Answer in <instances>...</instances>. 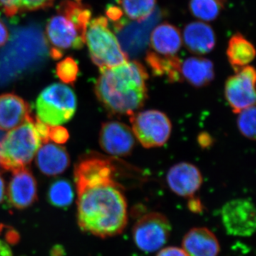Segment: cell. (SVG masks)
<instances>
[{"instance_id": "1", "label": "cell", "mask_w": 256, "mask_h": 256, "mask_svg": "<svg viewBox=\"0 0 256 256\" xmlns=\"http://www.w3.org/2000/svg\"><path fill=\"white\" fill-rule=\"evenodd\" d=\"M114 172L110 160L94 154L75 165L77 220L82 232L107 238L122 233L127 226V201Z\"/></svg>"}, {"instance_id": "2", "label": "cell", "mask_w": 256, "mask_h": 256, "mask_svg": "<svg viewBox=\"0 0 256 256\" xmlns=\"http://www.w3.org/2000/svg\"><path fill=\"white\" fill-rule=\"evenodd\" d=\"M96 84L98 99L110 114L131 116L148 98V74L137 60H128L112 68L101 69Z\"/></svg>"}, {"instance_id": "3", "label": "cell", "mask_w": 256, "mask_h": 256, "mask_svg": "<svg viewBox=\"0 0 256 256\" xmlns=\"http://www.w3.org/2000/svg\"><path fill=\"white\" fill-rule=\"evenodd\" d=\"M6 44L0 50V86L36 68L48 53L46 38L35 26L18 28Z\"/></svg>"}, {"instance_id": "4", "label": "cell", "mask_w": 256, "mask_h": 256, "mask_svg": "<svg viewBox=\"0 0 256 256\" xmlns=\"http://www.w3.org/2000/svg\"><path fill=\"white\" fill-rule=\"evenodd\" d=\"M90 18L92 11L82 2L72 0L60 2L46 26L45 38L50 56L58 60L66 50L82 48Z\"/></svg>"}, {"instance_id": "5", "label": "cell", "mask_w": 256, "mask_h": 256, "mask_svg": "<svg viewBox=\"0 0 256 256\" xmlns=\"http://www.w3.org/2000/svg\"><path fill=\"white\" fill-rule=\"evenodd\" d=\"M42 146L34 120L30 116L0 140V166L12 172L26 168Z\"/></svg>"}, {"instance_id": "6", "label": "cell", "mask_w": 256, "mask_h": 256, "mask_svg": "<svg viewBox=\"0 0 256 256\" xmlns=\"http://www.w3.org/2000/svg\"><path fill=\"white\" fill-rule=\"evenodd\" d=\"M86 42L90 58L98 68H112L128 62L118 40L108 28V20L104 16L92 20L88 26Z\"/></svg>"}, {"instance_id": "7", "label": "cell", "mask_w": 256, "mask_h": 256, "mask_svg": "<svg viewBox=\"0 0 256 256\" xmlns=\"http://www.w3.org/2000/svg\"><path fill=\"white\" fill-rule=\"evenodd\" d=\"M75 92L63 84H54L42 90L36 102L37 119L50 126L68 122L75 114Z\"/></svg>"}, {"instance_id": "8", "label": "cell", "mask_w": 256, "mask_h": 256, "mask_svg": "<svg viewBox=\"0 0 256 256\" xmlns=\"http://www.w3.org/2000/svg\"><path fill=\"white\" fill-rule=\"evenodd\" d=\"M131 129L144 148H159L168 142L172 132L171 121L162 111H137L130 116Z\"/></svg>"}, {"instance_id": "9", "label": "cell", "mask_w": 256, "mask_h": 256, "mask_svg": "<svg viewBox=\"0 0 256 256\" xmlns=\"http://www.w3.org/2000/svg\"><path fill=\"white\" fill-rule=\"evenodd\" d=\"M171 224L162 214L150 212L134 224L133 240L143 252H152L160 250L168 242L171 233Z\"/></svg>"}, {"instance_id": "10", "label": "cell", "mask_w": 256, "mask_h": 256, "mask_svg": "<svg viewBox=\"0 0 256 256\" xmlns=\"http://www.w3.org/2000/svg\"><path fill=\"white\" fill-rule=\"evenodd\" d=\"M256 70L244 67L229 77L225 84V97L234 112L238 114L256 104Z\"/></svg>"}, {"instance_id": "11", "label": "cell", "mask_w": 256, "mask_h": 256, "mask_svg": "<svg viewBox=\"0 0 256 256\" xmlns=\"http://www.w3.org/2000/svg\"><path fill=\"white\" fill-rule=\"evenodd\" d=\"M222 222L227 234L234 236H250L255 232L256 210L246 198L227 202L222 210Z\"/></svg>"}, {"instance_id": "12", "label": "cell", "mask_w": 256, "mask_h": 256, "mask_svg": "<svg viewBox=\"0 0 256 256\" xmlns=\"http://www.w3.org/2000/svg\"><path fill=\"white\" fill-rule=\"evenodd\" d=\"M160 18L161 12L158 10L142 21L131 24L128 22L124 26L114 30L121 48L128 56H134L142 53L148 46L152 28Z\"/></svg>"}, {"instance_id": "13", "label": "cell", "mask_w": 256, "mask_h": 256, "mask_svg": "<svg viewBox=\"0 0 256 256\" xmlns=\"http://www.w3.org/2000/svg\"><path fill=\"white\" fill-rule=\"evenodd\" d=\"M136 141L132 129L124 122L108 121L101 128L99 137L101 148L110 156H129L134 149Z\"/></svg>"}, {"instance_id": "14", "label": "cell", "mask_w": 256, "mask_h": 256, "mask_svg": "<svg viewBox=\"0 0 256 256\" xmlns=\"http://www.w3.org/2000/svg\"><path fill=\"white\" fill-rule=\"evenodd\" d=\"M166 182L170 190L176 194L190 197L201 188L203 178L195 165L180 162L170 168L166 174Z\"/></svg>"}, {"instance_id": "15", "label": "cell", "mask_w": 256, "mask_h": 256, "mask_svg": "<svg viewBox=\"0 0 256 256\" xmlns=\"http://www.w3.org/2000/svg\"><path fill=\"white\" fill-rule=\"evenodd\" d=\"M8 197L12 206L18 210L28 208L36 202V180L28 168L13 172L8 186Z\"/></svg>"}, {"instance_id": "16", "label": "cell", "mask_w": 256, "mask_h": 256, "mask_svg": "<svg viewBox=\"0 0 256 256\" xmlns=\"http://www.w3.org/2000/svg\"><path fill=\"white\" fill-rule=\"evenodd\" d=\"M30 116V106L20 96L13 94L0 95V130H11Z\"/></svg>"}, {"instance_id": "17", "label": "cell", "mask_w": 256, "mask_h": 256, "mask_svg": "<svg viewBox=\"0 0 256 256\" xmlns=\"http://www.w3.org/2000/svg\"><path fill=\"white\" fill-rule=\"evenodd\" d=\"M182 249L188 256H218L220 244L208 228L197 227L188 230L184 236Z\"/></svg>"}, {"instance_id": "18", "label": "cell", "mask_w": 256, "mask_h": 256, "mask_svg": "<svg viewBox=\"0 0 256 256\" xmlns=\"http://www.w3.org/2000/svg\"><path fill=\"white\" fill-rule=\"evenodd\" d=\"M36 156L37 166L47 176L62 174L70 164V158L66 150L53 143L42 144Z\"/></svg>"}, {"instance_id": "19", "label": "cell", "mask_w": 256, "mask_h": 256, "mask_svg": "<svg viewBox=\"0 0 256 256\" xmlns=\"http://www.w3.org/2000/svg\"><path fill=\"white\" fill-rule=\"evenodd\" d=\"M152 52L162 56H174L182 46V38L178 28L169 23L156 26L151 32Z\"/></svg>"}, {"instance_id": "20", "label": "cell", "mask_w": 256, "mask_h": 256, "mask_svg": "<svg viewBox=\"0 0 256 256\" xmlns=\"http://www.w3.org/2000/svg\"><path fill=\"white\" fill-rule=\"evenodd\" d=\"M186 48L195 54H206L214 48L215 33L208 24L195 22L188 24L183 32Z\"/></svg>"}, {"instance_id": "21", "label": "cell", "mask_w": 256, "mask_h": 256, "mask_svg": "<svg viewBox=\"0 0 256 256\" xmlns=\"http://www.w3.org/2000/svg\"><path fill=\"white\" fill-rule=\"evenodd\" d=\"M180 73L181 80L197 88L208 85L215 76L213 63L202 57H190L181 62Z\"/></svg>"}, {"instance_id": "22", "label": "cell", "mask_w": 256, "mask_h": 256, "mask_svg": "<svg viewBox=\"0 0 256 256\" xmlns=\"http://www.w3.org/2000/svg\"><path fill=\"white\" fill-rule=\"evenodd\" d=\"M254 45L240 34H236L229 40L227 56L236 72L247 66L255 58Z\"/></svg>"}, {"instance_id": "23", "label": "cell", "mask_w": 256, "mask_h": 256, "mask_svg": "<svg viewBox=\"0 0 256 256\" xmlns=\"http://www.w3.org/2000/svg\"><path fill=\"white\" fill-rule=\"evenodd\" d=\"M146 62L153 73L166 76L171 80H181L180 73L181 60L176 56H162L150 50L146 54Z\"/></svg>"}, {"instance_id": "24", "label": "cell", "mask_w": 256, "mask_h": 256, "mask_svg": "<svg viewBox=\"0 0 256 256\" xmlns=\"http://www.w3.org/2000/svg\"><path fill=\"white\" fill-rule=\"evenodd\" d=\"M118 2L127 18L139 22L152 14L156 0H118Z\"/></svg>"}, {"instance_id": "25", "label": "cell", "mask_w": 256, "mask_h": 256, "mask_svg": "<svg viewBox=\"0 0 256 256\" xmlns=\"http://www.w3.org/2000/svg\"><path fill=\"white\" fill-rule=\"evenodd\" d=\"M224 4L220 0H190L188 9L195 18L210 22L218 18Z\"/></svg>"}, {"instance_id": "26", "label": "cell", "mask_w": 256, "mask_h": 256, "mask_svg": "<svg viewBox=\"0 0 256 256\" xmlns=\"http://www.w3.org/2000/svg\"><path fill=\"white\" fill-rule=\"evenodd\" d=\"M74 198L73 188L67 180H58L50 185L48 192V200L53 206L60 208L70 206Z\"/></svg>"}, {"instance_id": "27", "label": "cell", "mask_w": 256, "mask_h": 256, "mask_svg": "<svg viewBox=\"0 0 256 256\" xmlns=\"http://www.w3.org/2000/svg\"><path fill=\"white\" fill-rule=\"evenodd\" d=\"M237 124L239 131L250 140L256 138V106H252L238 112Z\"/></svg>"}, {"instance_id": "28", "label": "cell", "mask_w": 256, "mask_h": 256, "mask_svg": "<svg viewBox=\"0 0 256 256\" xmlns=\"http://www.w3.org/2000/svg\"><path fill=\"white\" fill-rule=\"evenodd\" d=\"M78 64L74 58L67 57L56 66V74L58 78L66 84L74 85L78 74Z\"/></svg>"}, {"instance_id": "29", "label": "cell", "mask_w": 256, "mask_h": 256, "mask_svg": "<svg viewBox=\"0 0 256 256\" xmlns=\"http://www.w3.org/2000/svg\"><path fill=\"white\" fill-rule=\"evenodd\" d=\"M55 0H18L20 12L45 9L53 5Z\"/></svg>"}, {"instance_id": "30", "label": "cell", "mask_w": 256, "mask_h": 256, "mask_svg": "<svg viewBox=\"0 0 256 256\" xmlns=\"http://www.w3.org/2000/svg\"><path fill=\"white\" fill-rule=\"evenodd\" d=\"M68 131L60 126H50V140L58 144H64L68 140Z\"/></svg>"}, {"instance_id": "31", "label": "cell", "mask_w": 256, "mask_h": 256, "mask_svg": "<svg viewBox=\"0 0 256 256\" xmlns=\"http://www.w3.org/2000/svg\"><path fill=\"white\" fill-rule=\"evenodd\" d=\"M0 9L5 15L12 18L20 12L18 0H0Z\"/></svg>"}, {"instance_id": "32", "label": "cell", "mask_w": 256, "mask_h": 256, "mask_svg": "<svg viewBox=\"0 0 256 256\" xmlns=\"http://www.w3.org/2000/svg\"><path fill=\"white\" fill-rule=\"evenodd\" d=\"M34 126L42 144L50 142V126L38 119L34 120Z\"/></svg>"}, {"instance_id": "33", "label": "cell", "mask_w": 256, "mask_h": 256, "mask_svg": "<svg viewBox=\"0 0 256 256\" xmlns=\"http://www.w3.org/2000/svg\"><path fill=\"white\" fill-rule=\"evenodd\" d=\"M106 14H107L108 18H110V21L114 23V24L118 23L124 18V12L118 6L110 5L108 6Z\"/></svg>"}, {"instance_id": "34", "label": "cell", "mask_w": 256, "mask_h": 256, "mask_svg": "<svg viewBox=\"0 0 256 256\" xmlns=\"http://www.w3.org/2000/svg\"><path fill=\"white\" fill-rule=\"evenodd\" d=\"M156 256H188L182 248L175 246H170L162 248Z\"/></svg>"}, {"instance_id": "35", "label": "cell", "mask_w": 256, "mask_h": 256, "mask_svg": "<svg viewBox=\"0 0 256 256\" xmlns=\"http://www.w3.org/2000/svg\"><path fill=\"white\" fill-rule=\"evenodd\" d=\"M9 38V32H8L6 25L0 20V47L6 44Z\"/></svg>"}, {"instance_id": "36", "label": "cell", "mask_w": 256, "mask_h": 256, "mask_svg": "<svg viewBox=\"0 0 256 256\" xmlns=\"http://www.w3.org/2000/svg\"><path fill=\"white\" fill-rule=\"evenodd\" d=\"M0 256H13L9 245L2 240H0Z\"/></svg>"}, {"instance_id": "37", "label": "cell", "mask_w": 256, "mask_h": 256, "mask_svg": "<svg viewBox=\"0 0 256 256\" xmlns=\"http://www.w3.org/2000/svg\"><path fill=\"white\" fill-rule=\"evenodd\" d=\"M5 195V183L4 178L0 174V204L4 200Z\"/></svg>"}, {"instance_id": "38", "label": "cell", "mask_w": 256, "mask_h": 256, "mask_svg": "<svg viewBox=\"0 0 256 256\" xmlns=\"http://www.w3.org/2000/svg\"><path fill=\"white\" fill-rule=\"evenodd\" d=\"M3 136H4V132H3L2 131L0 130V140L2 138Z\"/></svg>"}, {"instance_id": "39", "label": "cell", "mask_w": 256, "mask_h": 256, "mask_svg": "<svg viewBox=\"0 0 256 256\" xmlns=\"http://www.w3.org/2000/svg\"><path fill=\"white\" fill-rule=\"evenodd\" d=\"M220 1L222 2L223 4H225L226 1V0H220Z\"/></svg>"}, {"instance_id": "40", "label": "cell", "mask_w": 256, "mask_h": 256, "mask_svg": "<svg viewBox=\"0 0 256 256\" xmlns=\"http://www.w3.org/2000/svg\"><path fill=\"white\" fill-rule=\"evenodd\" d=\"M76 2H82V0H75Z\"/></svg>"}]
</instances>
